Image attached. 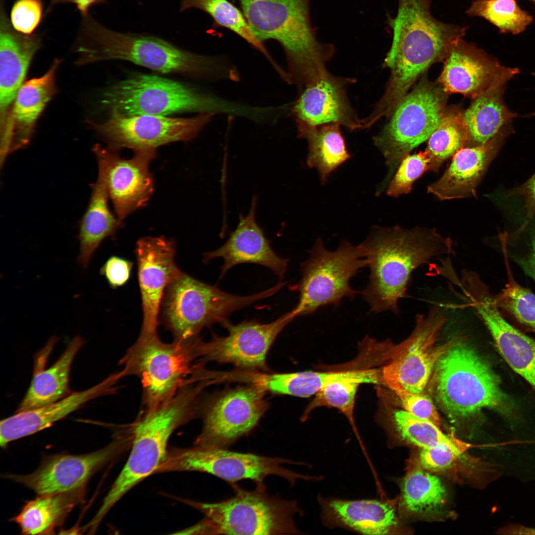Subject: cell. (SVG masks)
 Returning <instances> with one entry per match:
<instances>
[{"label": "cell", "instance_id": "obj_14", "mask_svg": "<svg viewBox=\"0 0 535 535\" xmlns=\"http://www.w3.org/2000/svg\"><path fill=\"white\" fill-rule=\"evenodd\" d=\"M445 321V309L440 304L434 306L427 315H417L413 333L393 347L390 361L381 371L382 383L391 390L401 387L412 392H423L437 361L462 337L457 335L435 346Z\"/></svg>", "mask_w": 535, "mask_h": 535}, {"label": "cell", "instance_id": "obj_45", "mask_svg": "<svg viewBox=\"0 0 535 535\" xmlns=\"http://www.w3.org/2000/svg\"><path fill=\"white\" fill-rule=\"evenodd\" d=\"M392 391L399 398L404 411L440 427L441 420L436 407L430 398L424 391L412 392L401 387L396 388Z\"/></svg>", "mask_w": 535, "mask_h": 535}, {"label": "cell", "instance_id": "obj_8", "mask_svg": "<svg viewBox=\"0 0 535 535\" xmlns=\"http://www.w3.org/2000/svg\"><path fill=\"white\" fill-rule=\"evenodd\" d=\"M197 338V337H196ZM188 341L162 342L157 331H141L119 362L124 376H135L142 388V411L153 410L181 387L197 382L199 364L194 349L196 338Z\"/></svg>", "mask_w": 535, "mask_h": 535}, {"label": "cell", "instance_id": "obj_18", "mask_svg": "<svg viewBox=\"0 0 535 535\" xmlns=\"http://www.w3.org/2000/svg\"><path fill=\"white\" fill-rule=\"evenodd\" d=\"M98 171L103 174L109 198L116 216L122 221L135 210L145 206L154 191V181L149 169L156 150L135 151L125 159L117 151L97 144L93 148Z\"/></svg>", "mask_w": 535, "mask_h": 535}, {"label": "cell", "instance_id": "obj_5", "mask_svg": "<svg viewBox=\"0 0 535 535\" xmlns=\"http://www.w3.org/2000/svg\"><path fill=\"white\" fill-rule=\"evenodd\" d=\"M198 409L197 392L184 387L156 408L140 412L127 428L132 444L127 461L95 514L96 520L102 521L125 493L156 473L166 457L170 436L197 416Z\"/></svg>", "mask_w": 535, "mask_h": 535}, {"label": "cell", "instance_id": "obj_42", "mask_svg": "<svg viewBox=\"0 0 535 535\" xmlns=\"http://www.w3.org/2000/svg\"><path fill=\"white\" fill-rule=\"evenodd\" d=\"M362 383L356 379H344L333 382L325 386L315 394L302 416L305 420L315 409L320 407L337 409L347 418L366 455L365 448L362 442L355 422L354 409L355 397L359 386ZM368 458V456H366Z\"/></svg>", "mask_w": 535, "mask_h": 535}, {"label": "cell", "instance_id": "obj_3", "mask_svg": "<svg viewBox=\"0 0 535 535\" xmlns=\"http://www.w3.org/2000/svg\"><path fill=\"white\" fill-rule=\"evenodd\" d=\"M238 0L256 37L281 45L290 83L303 88L328 72L326 64L335 49L318 39L311 22L310 0Z\"/></svg>", "mask_w": 535, "mask_h": 535}, {"label": "cell", "instance_id": "obj_23", "mask_svg": "<svg viewBox=\"0 0 535 535\" xmlns=\"http://www.w3.org/2000/svg\"><path fill=\"white\" fill-rule=\"evenodd\" d=\"M60 64L55 60L42 76L23 83L14 99L4 126L0 129V163L11 153L27 146L37 121L56 92L55 74Z\"/></svg>", "mask_w": 535, "mask_h": 535}, {"label": "cell", "instance_id": "obj_35", "mask_svg": "<svg viewBox=\"0 0 535 535\" xmlns=\"http://www.w3.org/2000/svg\"><path fill=\"white\" fill-rule=\"evenodd\" d=\"M367 374L365 370L336 372H301L290 373H255L252 377L253 384L266 392L308 397L334 381L344 379L364 380Z\"/></svg>", "mask_w": 535, "mask_h": 535}, {"label": "cell", "instance_id": "obj_26", "mask_svg": "<svg viewBox=\"0 0 535 535\" xmlns=\"http://www.w3.org/2000/svg\"><path fill=\"white\" fill-rule=\"evenodd\" d=\"M513 131L509 124L486 143L460 149L442 176L428 186V193L441 200L476 197L478 185Z\"/></svg>", "mask_w": 535, "mask_h": 535}, {"label": "cell", "instance_id": "obj_9", "mask_svg": "<svg viewBox=\"0 0 535 535\" xmlns=\"http://www.w3.org/2000/svg\"><path fill=\"white\" fill-rule=\"evenodd\" d=\"M230 485L235 495L229 499L214 503L186 501L205 515L202 521L206 534H302L294 520L296 514H303L296 501L268 495L265 484L252 491L236 483Z\"/></svg>", "mask_w": 535, "mask_h": 535}, {"label": "cell", "instance_id": "obj_41", "mask_svg": "<svg viewBox=\"0 0 535 535\" xmlns=\"http://www.w3.org/2000/svg\"><path fill=\"white\" fill-rule=\"evenodd\" d=\"M507 282L503 289L495 295L501 311L523 328L535 333V295L520 285L514 279L508 258L504 256Z\"/></svg>", "mask_w": 535, "mask_h": 535}, {"label": "cell", "instance_id": "obj_48", "mask_svg": "<svg viewBox=\"0 0 535 535\" xmlns=\"http://www.w3.org/2000/svg\"><path fill=\"white\" fill-rule=\"evenodd\" d=\"M506 197H520L524 199L525 219L520 227L512 232L515 235H518L526 229L530 221L535 216V173L520 186L509 190Z\"/></svg>", "mask_w": 535, "mask_h": 535}, {"label": "cell", "instance_id": "obj_25", "mask_svg": "<svg viewBox=\"0 0 535 535\" xmlns=\"http://www.w3.org/2000/svg\"><path fill=\"white\" fill-rule=\"evenodd\" d=\"M257 198L254 196L248 214L246 216L240 215L236 228L230 233L225 243L214 251L204 254L203 261L206 264L216 258L223 259L220 279L233 267L244 263L267 267L280 280L284 276L289 260L279 257L273 251L257 223Z\"/></svg>", "mask_w": 535, "mask_h": 535}, {"label": "cell", "instance_id": "obj_19", "mask_svg": "<svg viewBox=\"0 0 535 535\" xmlns=\"http://www.w3.org/2000/svg\"><path fill=\"white\" fill-rule=\"evenodd\" d=\"M125 439L119 437L98 450L82 455L59 454L45 458L37 470L27 475L7 474V479L40 494L72 490L86 486L90 479L115 458Z\"/></svg>", "mask_w": 535, "mask_h": 535}, {"label": "cell", "instance_id": "obj_17", "mask_svg": "<svg viewBox=\"0 0 535 535\" xmlns=\"http://www.w3.org/2000/svg\"><path fill=\"white\" fill-rule=\"evenodd\" d=\"M291 311L268 323L255 321L233 325L228 321L222 325L228 330L225 336L213 335L205 342L197 337L195 353L199 363L215 362L230 364L247 372L268 370L266 358L273 342L283 328L294 319Z\"/></svg>", "mask_w": 535, "mask_h": 535}, {"label": "cell", "instance_id": "obj_2", "mask_svg": "<svg viewBox=\"0 0 535 535\" xmlns=\"http://www.w3.org/2000/svg\"><path fill=\"white\" fill-rule=\"evenodd\" d=\"M76 44V64L123 60L161 73L231 79L234 69L217 57L197 54L158 37L112 31L89 14L83 16Z\"/></svg>", "mask_w": 535, "mask_h": 535}, {"label": "cell", "instance_id": "obj_22", "mask_svg": "<svg viewBox=\"0 0 535 535\" xmlns=\"http://www.w3.org/2000/svg\"><path fill=\"white\" fill-rule=\"evenodd\" d=\"M438 79L445 92L475 98L490 87L505 84L520 72L507 67L483 51L462 39L447 54Z\"/></svg>", "mask_w": 535, "mask_h": 535}, {"label": "cell", "instance_id": "obj_27", "mask_svg": "<svg viewBox=\"0 0 535 535\" xmlns=\"http://www.w3.org/2000/svg\"><path fill=\"white\" fill-rule=\"evenodd\" d=\"M121 370L114 373L94 386L68 394L49 405L31 410L15 413L0 423V445L9 442L48 428L56 422L98 397L114 393L116 384L124 377Z\"/></svg>", "mask_w": 535, "mask_h": 535}, {"label": "cell", "instance_id": "obj_46", "mask_svg": "<svg viewBox=\"0 0 535 535\" xmlns=\"http://www.w3.org/2000/svg\"><path fill=\"white\" fill-rule=\"evenodd\" d=\"M43 13L42 0H17L11 11V24L17 31L32 34L41 22Z\"/></svg>", "mask_w": 535, "mask_h": 535}, {"label": "cell", "instance_id": "obj_4", "mask_svg": "<svg viewBox=\"0 0 535 535\" xmlns=\"http://www.w3.org/2000/svg\"><path fill=\"white\" fill-rule=\"evenodd\" d=\"M443 354L433 371L434 397L451 420L470 418L484 408L514 418L515 407L487 361L463 341Z\"/></svg>", "mask_w": 535, "mask_h": 535}, {"label": "cell", "instance_id": "obj_20", "mask_svg": "<svg viewBox=\"0 0 535 535\" xmlns=\"http://www.w3.org/2000/svg\"><path fill=\"white\" fill-rule=\"evenodd\" d=\"M466 300L486 327L505 361L535 392V340L506 320L495 295L485 283L471 287Z\"/></svg>", "mask_w": 535, "mask_h": 535}, {"label": "cell", "instance_id": "obj_33", "mask_svg": "<svg viewBox=\"0 0 535 535\" xmlns=\"http://www.w3.org/2000/svg\"><path fill=\"white\" fill-rule=\"evenodd\" d=\"M84 342L82 337L76 336L52 366L41 371H35L16 413L49 405L68 394L72 364Z\"/></svg>", "mask_w": 535, "mask_h": 535}, {"label": "cell", "instance_id": "obj_47", "mask_svg": "<svg viewBox=\"0 0 535 535\" xmlns=\"http://www.w3.org/2000/svg\"><path fill=\"white\" fill-rule=\"evenodd\" d=\"M133 266L132 262L116 256L110 257L100 268V272L113 289L124 285L128 281Z\"/></svg>", "mask_w": 535, "mask_h": 535}, {"label": "cell", "instance_id": "obj_34", "mask_svg": "<svg viewBox=\"0 0 535 535\" xmlns=\"http://www.w3.org/2000/svg\"><path fill=\"white\" fill-rule=\"evenodd\" d=\"M296 123L298 137L308 141L307 165L317 169L321 183L324 184L330 174L351 157L340 131V125Z\"/></svg>", "mask_w": 535, "mask_h": 535}, {"label": "cell", "instance_id": "obj_11", "mask_svg": "<svg viewBox=\"0 0 535 535\" xmlns=\"http://www.w3.org/2000/svg\"><path fill=\"white\" fill-rule=\"evenodd\" d=\"M366 256L363 243L354 246L344 241L330 251L318 238L301 264V280L291 288L299 292L298 302L291 311L294 317L314 314L326 306L337 307L344 298L353 300L358 292L350 280L367 266Z\"/></svg>", "mask_w": 535, "mask_h": 535}, {"label": "cell", "instance_id": "obj_6", "mask_svg": "<svg viewBox=\"0 0 535 535\" xmlns=\"http://www.w3.org/2000/svg\"><path fill=\"white\" fill-rule=\"evenodd\" d=\"M101 103L110 110L132 116L193 112L247 118L249 106L208 94L159 76L136 74L106 89Z\"/></svg>", "mask_w": 535, "mask_h": 535}, {"label": "cell", "instance_id": "obj_39", "mask_svg": "<svg viewBox=\"0 0 535 535\" xmlns=\"http://www.w3.org/2000/svg\"><path fill=\"white\" fill-rule=\"evenodd\" d=\"M468 134L463 115L445 113L428 142L426 151L429 159V171L437 172L443 163L466 147Z\"/></svg>", "mask_w": 535, "mask_h": 535}, {"label": "cell", "instance_id": "obj_49", "mask_svg": "<svg viewBox=\"0 0 535 535\" xmlns=\"http://www.w3.org/2000/svg\"><path fill=\"white\" fill-rule=\"evenodd\" d=\"M501 247L503 252L535 281V232L530 235L527 246L522 250L508 249L502 245Z\"/></svg>", "mask_w": 535, "mask_h": 535}, {"label": "cell", "instance_id": "obj_38", "mask_svg": "<svg viewBox=\"0 0 535 535\" xmlns=\"http://www.w3.org/2000/svg\"><path fill=\"white\" fill-rule=\"evenodd\" d=\"M196 8L208 14L214 24L235 33L263 54L274 65L276 63L264 44L253 33L243 12L228 0H181L180 10Z\"/></svg>", "mask_w": 535, "mask_h": 535}, {"label": "cell", "instance_id": "obj_36", "mask_svg": "<svg viewBox=\"0 0 535 535\" xmlns=\"http://www.w3.org/2000/svg\"><path fill=\"white\" fill-rule=\"evenodd\" d=\"M400 488V507L414 515L434 516L446 503V489L439 478L418 464L408 470Z\"/></svg>", "mask_w": 535, "mask_h": 535}, {"label": "cell", "instance_id": "obj_21", "mask_svg": "<svg viewBox=\"0 0 535 535\" xmlns=\"http://www.w3.org/2000/svg\"><path fill=\"white\" fill-rule=\"evenodd\" d=\"M135 254L143 310L142 331H157L165 290L179 270L175 262L174 241L164 237H144Z\"/></svg>", "mask_w": 535, "mask_h": 535}, {"label": "cell", "instance_id": "obj_44", "mask_svg": "<svg viewBox=\"0 0 535 535\" xmlns=\"http://www.w3.org/2000/svg\"><path fill=\"white\" fill-rule=\"evenodd\" d=\"M472 446L461 440L456 444L421 449L417 464L432 473L448 472L460 464L465 452Z\"/></svg>", "mask_w": 535, "mask_h": 535}, {"label": "cell", "instance_id": "obj_52", "mask_svg": "<svg viewBox=\"0 0 535 535\" xmlns=\"http://www.w3.org/2000/svg\"><path fill=\"white\" fill-rule=\"evenodd\" d=\"M530 0V1H532V2L535 3V0Z\"/></svg>", "mask_w": 535, "mask_h": 535}, {"label": "cell", "instance_id": "obj_15", "mask_svg": "<svg viewBox=\"0 0 535 535\" xmlns=\"http://www.w3.org/2000/svg\"><path fill=\"white\" fill-rule=\"evenodd\" d=\"M266 392L247 384L225 389L201 404L203 425L194 444L228 448L248 434L268 409Z\"/></svg>", "mask_w": 535, "mask_h": 535}, {"label": "cell", "instance_id": "obj_37", "mask_svg": "<svg viewBox=\"0 0 535 535\" xmlns=\"http://www.w3.org/2000/svg\"><path fill=\"white\" fill-rule=\"evenodd\" d=\"M389 420L394 440L421 449L456 444L461 441L452 434H445L440 427L433 423L414 416L404 410H394Z\"/></svg>", "mask_w": 535, "mask_h": 535}, {"label": "cell", "instance_id": "obj_50", "mask_svg": "<svg viewBox=\"0 0 535 535\" xmlns=\"http://www.w3.org/2000/svg\"><path fill=\"white\" fill-rule=\"evenodd\" d=\"M103 2V0H51L49 9L56 4L60 3L71 2L75 4L79 12L83 16L88 14V11L92 6Z\"/></svg>", "mask_w": 535, "mask_h": 535}, {"label": "cell", "instance_id": "obj_12", "mask_svg": "<svg viewBox=\"0 0 535 535\" xmlns=\"http://www.w3.org/2000/svg\"><path fill=\"white\" fill-rule=\"evenodd\" d=\"M442 88L423 82L398 104L382 130L374 137V144L383 155L388 173L378 186L381 194L402 160L418 146L428 140L438 127L445 112Z\"/></svg>", "mask_w": 535, "mask_h": 535}, {"label": "cell", "instance_id": "obj_51", "mask_svg": "<svg viewBox=\"0 0 535 535\" xmlns=\"http://www.w3.org/2000/svg\"><path fill=\"white\" fill-rule=\"evenodd\" d=\"M497 533L501 535H535V528L526 527L518 524H509L501 528Z\"/></svg>", "mask_w": 535, "mask_h": 535}, {"label": "cell", "instance_id": "obj_29", "mask_svg": "<svg viewBox=\"0 0 535 535\" xmlns=\"http://www.w3.org/2000/svg\"><path fill=\"white\" fill-rule=\"evenodd\" d=\"M4 2L1 0L0 15V128L5 124L31 61L42 45L39 35L24 34L13 28Z\"/></svg>", "mask_w": 535, "mask_h": 535}, {"label": "cell", "instance_id": "obj_40", "mask_svg": "<svg viewBox=\"0 0 535 535\" xmlns=\"http://www.w3.org/2000/svg\"><path fill=\"white\" fill-rule=\"evenodd\" d=\"M466 13L482 17L496 26L501 33L518 35L533 21V17L522 9L516 0H474Z\"/></svg>", "mask_w": 535, "mask_h": 535}, {"label": "cell", "instance_id": "obj_1", "mask_svg": "<svg viewBox=\"0 0 535 535\" xmlns=\"http://www.w3.org/2000/svg\"><path fill=\"white\" fill-rule=\"evenodd\" d=\"M363 244L370 272L361 294L374 313L397 314L413 271L434 258L454 254L450 238L424 227L375 226Z\"/></svg>", "mask_w": 535, "mask_h": 535}, {"label": "cell", "instance_id": "obj_7", "mask_svg": "<svg viewBox=\"0 0 535 535\" xmlns=\"http://www.w3.org/2000/svg\"><path fill=\"white\" fill-rule=\"evenodd\" d=\"M283 286L279 282L258 293L237 296L179 269L165 290L160 307L161 321L174 340L190 341L197 337L204 327L215 323L222 324L232 313L272 296Z\"/></svg>", "mask_w": 535, "mask_h": 535}, {"label": "cell", "instance_id": "obj_24", "mask_svg": "<svg viewBox=\"0 0 535 535\" xmlns=\"http://www.w3.org/2000/svg\"><path fill=\"white\" fill-rule=\"evenodd\" d=\"M354 81L328 72L304 87L292 107L296 122L314 126L337 123L351 130L362 129V119L353 110L346 94L347 86Z\"/></svg>", "mask_w": 535, "mask_h": 535}, {"label": "cell", "instance_id": "obj_30", "mask_svg": "<svg viewBox=\"0 0 535 535\" xmlns=\"http://www.w3.org/2000/svg\"><path fill=\"white\" fill-rule=\"evenodd\" d=\"M91 186L89 204L79 225L80 248L77 261L83 268L88 267L101 243L123 225L122 221L109 208V198L105 179L100 171Z\"/></svg>", "mask_w": 535, "mask_h": 535}, {"label": "cell", "instance_id": "obj_32", "mask_svg": "<svg viewBox=\"0 0 535 535\" xmlns=\"http://www.w3.org/2000/svg\"><path fill=\"white\" fill-rule=\"evenodd\" d=\"M505 84L493 85L477 96L463 115L468 139L465 147L481 145L510 124L519 115L509 109Z\"/></svg>", "mask_w": 535, "mask_h": 535}, {"label": "cell", "instance_id": "obj_43", "mask_svg": "<svg viewBox=\"0 0 535 535\" xmlns=\"http://www.w3.org/2000/svg\"><path fill=\"white\" fill-rule=\"evenodd\" d=\"M429 159L426 151L408 155L400 163L390 180L387 194L397 197L409 193L414 182L429 170Z\"/></svg>", "mask_w": 535, "mask_h": 535}, {"label": "cell", "instance_id": "obj_28", "mask_svg": "<svg viewBox=\"0 0 535 535\" xmlns=\"http://www.w3.org/2000/svg\"><path fill=\"white\" fill-rule=\"evenodd\" d=\"M321 519L328 528H341L365 535L398 531L396 500H345L318 496Z\"/></svg>", "mask_w": 535, "mask_h": 535}, {"label": "cell", "instance_id": "obj_16", "mask_svg": "<svg viewBox=\"0 0 535 535\" xmlns=\"http://www.w3.org/2000/svg\"><path fill=\"white\" fill-rule=\"evenodd\" d=\"M214 114L200 113L190 118L165 116L123 115L110 110L104 122L91 126L109 145L118 151L128 148L135 151L156 150L162 145L194 138Z\"/></svg>", "mask_w": 535, "mask_h": 535}, {"label": "cell", "instance_id": "obj_10", "mask_svg": "<svg viewBox=\"0 0 535 535\" xmlns=\"http://www.w3.org/2000/svg\"><path fill=\"white\" fill-rule=\"evenodd\" d=\"M431 0H398L395 17L388 19L392 42L384 63L394 62L402 73L417 76L445 58L467 27L442 22L433 17Z\"/></svg>", "mask_w": 535, "mask_h": 535}, {"label": "cell", "instance_id": "obj_31", "mask_svg": "<svg viewBox=\"0 0 535 535\" xmlns=\"http://www.w3.org/2000/svg\"><path fill=\"white\" fill-rule=\"evenodd\" d=\"M86 486L72 490L40 494L28 501L11 519L24 535H52L72 510L84 502Z\"/></svg>", "mask_w": 535, "mask_h": 535}, {"label": "cell", "instance_id": "obj_13", "mask_svg": "<svg viewBox=\"0 0 535 535\" xmlns=\"http://www.w3.org/2000/svg\"><path fill=\"white\" fill-rule=\"evenodd\" d=\"M306 465L305 463L280 457L242 453L209 446L194 444L186 448L168 450L163 462L156 473L194 471L208 473L229 483L241 480L263 485L267 477L274 475L286 480L294 485L298 479L315 480V477L302 475L286 468L284 464Z\"/></svg>", "mask_w": 535, "mask_h": 535}]
</instances>
